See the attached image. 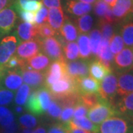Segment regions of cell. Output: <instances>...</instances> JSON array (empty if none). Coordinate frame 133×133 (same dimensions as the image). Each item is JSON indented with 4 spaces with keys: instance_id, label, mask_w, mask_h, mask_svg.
Returning a JSON list of instances; mask_svg holds the SVG:
<instances>
[{
    "instance_id": "42",
    "label": "cell",
    "mask_w": 133,
    "mask_h": 133,
    "mask_svg": "<svg viewBox=\"0 0 133 133\" xmlns=\"http://www.w3.org/2000/svg\"><path fill=\"white\" fill-rule=\"evenodd\" d=\"M14 93L12 91L0 87V107L9 105L14 99Z\"/></svg>"
},
{
    "instance_id": "12",
    "label": "cell",
    "mask_w": 133,
    "mask_h": 133,
    "mask_svg": "<svg viewBox=\"0 0 133 133\" xmlns=\"http://www.w3.org/2000/svg\"><path fill=\"white\" fill-rule=\"evenodd\" d=\"M41 50V44L38 38H35L28 42H20L16 48V56L27 62L30 58L36 56Z\"/></svg>"
},
{
    "instance_id": "14",
    "label": "cell",
    "mask_w": 133,
    "mask_h": 133,
    "mask_svg": "<svg viewBox=\"0 0 133 133\" xmlns=\"http://www.w3.org/2000/svg\"><path fill=\"white\" fill-rule=\"evenodd\" d=\"M64 62H52L48 68L45 74V87H49L56 81H59L65 75Z\"/></svg>"
},
{
    "instance_id": "1",
    "label": "cell",
    "mask_w": 133,
    "mask_h": 133,
    "mask_svg": "<svg viewBox=\"0 0 133 133\" xmlns=\"http://www.w3.org/2000/svg\"><path fill=\"white\" fill-rule=\"evenodd\" d=\"M98 127V133H133V119L117 112Z\"/></svg>"
},
{
    "instance_id": "7",
    "label": "cell",
    "mask_w": 133,
    "mask_h": 133,
    "mask_svg": "<svg viewBox=\"0 0 133 133\" xmlns=\"http://www.w3.org/2000/svg\"><path fill=\"white\" fill-rule=\"evenodd\" d=\"M17 19V12L14 4L0 11V39L12 31Z\"/></svg>"
},
{
    "instance_id": "51",
    "label": "cell",
    "mask_w": 133,
    "mask_h": 133,
    "mask_svg": "<svg viewBox=\"0 0 133 133\" xmlns=\"http://www.w3.org/2000/svg\"><path fill=\"white\" fill-rule=\"evenodd\" d=\"M31 1H36V0H15L14 3L15 9H19V8H20L22 5H24L26 2H31Z\"/></svg>"
},
{
    "instance_id": "43",
    "label": "cell",
    "mask_w": 133,
    "mask_h": 133,
    "mask_svg": "<svg viewBox=\"0 0 133 133\" xmlns=\"http://www.w3.org/2000/svg\"><path fill=\"white\" fill-rule=\"evenodd\" d=\"M74 109H75V107H64V109L62 110V114L60 115V118L58 119L60 123L64 124H68L71 121L72 118L73 117Z\"/></svg>"
},
{
    "instance_id": "19",
    "label": "cell",
    "mask_w": 133,
    "mask_h": 133,
    "mask_svg": "<svg viewBox=\"0 0 133 133\" xmlns=\"http://www.w3.org/2000/svg\"><path fill=\"white\" fill-rule=\"evenodd\" d=\"M133 7L132 0H117L112 8L117 22L125 20L128 17Z\"/></svg>"
},
{
    "instance_id": "8",
    "label": "cell",
    "mask_w": 133,
    "mask_h": 133,
    "mask_svg": "<svg viewBox=\"0 0 133 133\" xmlns=\"http://www.w3.org/2000/svg\"><path fill=\"white\" fill-rule=\"evenodd\" d=\"M89 60H78L64 62L65 73L73 80H78L89 74Z\"/></svg>"
},
{
    "instance_id": "24",
    "label": "cell",
    "mask_w": 133,
    "mask_h": 133,
    "mask_svg": "<svg viewBox=\"0 0 133 133\" xmlns=\"http://www.w3.org/2000/svg\"><path fill=\"white\" fill-rule=\"evenodd\" d=\"M66 125L69 129L70 128H78L92 133L98 132L99 127L93 124L91 121L87 118L86 117L71 120Z\"/></svg>"
},
{
    "instance_id": "57",
    "label": "cell",
    "mask_w": 133,
    "mask_h": 133,
    "mask_svg": "<svg viewBox=\"0 0 133 133\" xmlns=\"http://www.w3.org/2000/svg\"><path fill=\"white\" fill-rule=\"evenodd\" d=\"M126 19H128V20H131V21H133V7L132 8V10L130 12V14L128 16V17Z\"/></svg>"
},
{
    "instance_id": "38",
    "label": "cell",
    "mask_w": 133,
    "mask_h": 133,
    "mask_svg": "<svg viewBox=\"0 0 133 133\" xmlns=\"http://www.w3.org/2000/svg\"><path fill=\"white\" fill-rule=\"evenodd\" d=\"M62 107L61 105L58 104V102L56 100H53L51 101L50 104L48 109V115L50 118L53 120H58L60 118V115L62 114Z\"/></svg>"
},
{
    "instance_id": "15",
    "label": "cell",
    "mask_w": 133,
    "mask_h": 133,
    "mask_svg": "<svg viewBox=\"0 0 133 133\" xmlns=\"http://www.w3.org/2000/svg\"><path fill=\"white\" fill-rule=\"evenodd\" d=\"M16 35L20 42L38 38L37 26L28 22H21L16 28Z\"/></svg>"
},
{
    "instance_id": "13",
    "label": "cell",
    "mask_w": 133,
    "mask_h": 133,
    "mask_svg": "<svg viewBox=\"0 0 133 133\" xmlns=\"http://www.w3.org/2000/svg\"><path fill=\"white\" fill-rule=\"evenodd\" d=\"M133 66V49L124 48L118 53L113 59L115 72L127 70Z\"/></svg>"
},
{
    "instance_id": "32",
    "label": "cell",
    "mask_w": 133,
    "mask_h": 133,
    "mask_svg": "<svg viewBox=\"0 0 133 133\" xmlns=\"http://www.w3.org/2000/svg\"><path fill=\"white\" fill-rule=\"evenodd\" d=\"M124 48V44L121 35L115 33L109 40V49L112 54L117 55Z\"/></svg>"
},
{
    "instance_id": "50",
    "label": "cell",
    "mask_w": 133,
    "mask_h": 133,
    "mask_svg": "<svg viewBox=\"0 0 133 133\" xmlns=\"http://www.w3.org/2000/svg\"><path fill=\"white\" fill-rule=\"evenodd\" d=\"M15 0H0V11L14 3Z\"/></svg>"
},
{
    "instance_id": "40",
    "label": "cell",
    "mask_w": 133,
    "mask_h": 133,
    "mask_svg": "<svg viewBox=\"0 0 133 133\" xmlns=\"http://www.w3.org/2000/svg\"><path fill=\"white\" fill-rule=\"evenodd\" d=\"M27 62L19 58L17 56H14L10 58V60L5 65L6 70H19L26 66Z\"/></svg>"
},
{
    "instance_id": "22",
    "label": "cell",
    "mask_w": 133,
    "mask_h": 133,
    "mask_svg": "<svg viewBox=\"0 0 133 133\" xmlns=\"http://www.w3.org/2000/svg\"><path fill=\"white\" fill-rule=\"evenodd\" d=\"M50 61L46 55L38 52L27 61V66L36 71L45 72L50 64Z\"/></svg>"
},
{
    "instance_id": "39",
    "label": "cell",
    "mask_w": 133,
    "mask_h": 133,
    "mask_svg": "<svg viewBox=\"0 0 133 133\" xmlns=\"http://www.w3.org/2000/svg\"><path fill=\"white\" fill-rule=\"evenodd\" d=\"M109 8H110L109 5H107L102 0H97L93 5L94 14L99 19V20L103 19L106 12L109 9Z\"/></svg>"
},
{
    "instance_id": "10",
    "label": "cell",
    "mask_w": 133,
    "mask_h": 133,
    "mask_svg": "<svg viewBox=\"0 0 133 133\" xmlns=\"http://www.w3.org/2000/svg\"><path fill=\"white\" fill-rule=\"evenodd\" d=\"M22 81L19 70H6L0 76V87L15 91L22 85Z\"/></svg>"
},
{
    "instance_id": "59",
    "label": "cell",
    "mask_w": 133,
    "mask_h": 133,
    "mask_svg": "<svg viewBox=\"0 0 133 133\" xmlns=\"http://www.w3.org/2000/svg\"><path fill=\"white\" fill-rule=\"evenodd\" d=\"M132 2H133V0H132Z\"/></svg>"
},
{
    "instance_id": "46",
    "label": "cell",
    "mask_w": 133,
    "mask_h": 133,
    "mask_svg": "<svg viewBox=\"0 0 133 133\" xmlns=\"http://www.w3.org/2000/svg\"><path fill=\"white\" fill-rule=\"evenodd\" d=\"M89 109L83 104L81 102H78L75 106L74 113H73V119H78L85 117V115H87Z\"/></svg>"
},
{
    "instance_id": "6",
    "label": "cell",
    "mask_w": 133,
    "mask_h": 133,
    "mask_svg": "<svg viewBox=\"0 0 133 133\" xmlns=\"http://www.w3.org/2000/svg\"><path fill=\"white\" fill-rule=\"evenodd\" d=\"M40 44L41 50H42L50 60L53 62L65 61L62 52V44L59 42L57 37H50L40 40Z\"/></svg>"
},
{
    "instance_id": "21",
    "label": "cell",
    "mask_w": 133,
    "mask_h": 133,
    "mask_svg": "<svg viewBox=\"0 0 133 133\" xmlns=\"http://www.w3.org/2000/svg\"><path fill=\"white\" fill-rule=\"evenodd\" d=\"M58 35L66 42H73L78 37V29L71 19L66 17L64 24L58 32Z\"/></svg>"
},
{
    "instance_id": "58",
    "label": "cell",
    "mask_w": 133,
    "mask_h": 133,
    "mask_svg": "<svg viewBox=\"0 0 133 133\" xmlns=\"http://www.w3.org/2000/svg\"><path fill=\"white\" fill-rule=\"evenodd\" d=\"M21 133H32V131L30 130V129L22 128V130Z\"/></svg>"
},
{
    "instance_id": "11",
    "label": "cell",
    "mask_w": 133,
    "mask_h": 133,
    "mask_svg": "<svg viewBox=\"0 0 133 133\" xmlns=\"http://www.w3.org/2000/svg\"><path fill=\"white\" fill-rule=\"evenodd\" d=\"M118 78V90L119 97L133 92V66L127 70L115 72Z\"/></svg>"
},
{
    "instance_id": "5",
    "label": "cell",
    "mask_w": 133,
    "mask_h": 133,
    "mask_svg": "<svg viewBox=\"0 0 133 133\" xmlns=\"http://www.w3.org/2000/svg\"><path fill=\"white\" fill-rule=\"evenodd\" d=\"M18 40L15 36H8L0 39V76L5 71V65L14 56L17 48Z\"/></svg>"
},
{
    "instance_id": "31",
    "label": "cell",
    "mask_w": 133,
    "mask_h": 133,
    "mask_svg": "<svg viewBox=\"0 0 133 133\" xmlns=\"http://www.w3.org/2000/svg\"><path fill=\"white\" fill-rule=\"evenodd\" d=\"M101 100L102 98L97 93L81 94L79 95V102L86 106L89 109L98 104Z\"/></svg>"
},
{
    "instance_id": "2",
    "label": "cell",
    "mask_w": 133,
    "mask_h": 133,
    "mask_svg": "<svg viewBox=\"0 0 133 133\" xmlns=\"http://www.w3.org/2000/svg\"><path fill=\"white\" fill-rule=\"evenodd\" d=\"M117 113L115 107L109 102L102 99L98 104L88 110V118L95 125L99 126L105 120Z\"/></svg>"
},
{
    "instance_id": "37",
    "label": "cell",
    "mask_w": 133,
    "mask_h": 133,
    "mask_svg": "<svg viewBox=\"0 0 133 133\" xmlns=\"http://www.w3.org/2000/svg\"><path fill=\"white\" fill-rule=\"evenodd\" d=\"M56 33L55 32V30L47 22L37 26V36L40 40L53 37L56 35Z\"/></svg>"
},
{
    "instance_id": "23",
    "label": "cell",
    "mask_w": 133,
    "mask_h": 133,
    "mask_svg": "<svg viewBox=\"0 0 133 133\" xmlns=\"http://www.w3.org/2000/svg\"><path fill=\"white\" fill-rule=\"evenodd\" d=\"M110 72H112L105 67L97 58L89 62V74L98 82L102 81Z\"/></svg>"
},
{
    "instance_id": "41",
    "label": "cell",
    "mask_w": 133,
    "mask_h": 133,
    "mask_svg": "<svg viewBox=\"0 0 133 133\" xmlns=\"http://www.w3.org/2000/svg\"><path fill=\"white\" fill-rule=\"evenodd\" d=\"M43 6L42 2L41 0H36V1H31L26 2L24 5H23L19 9L16 10V11L18 10H24L28 12H32V13H36L40 10V8Z\"/></svg>"
},
{
    "instance_id": "44",
    "label": "cell",
    "mask_w": 133,
    "mask_h": 133,
    "mask_svg": "<svg viewBox=\"0 0 133 133\" xmlns=\"http://www.w3.org/2000/svg\"><path fill=\"white\" fill-rule=\"evenodd\" d=\"M48 10L46 7L42 6L38 12H36L35 16V25L39 26L44 23H46L48 21Z\"/></svg>"
},
{
    "instance_id": "25",
    "label": "cell",
    "mask_w": 133,
    "mask_h": 133,
    "mask_svg": "<svg viewBox=\"0 0 133 133\" xmlns=\"http://www.w3.org/2000/svg\"><path fill=\"white\" fill-rule=\"evenodd\" d=\"M120 33L124 44L133 49V21L125 19L121 24Z\"/></svg>"
},
{
    "instance_id": "4",
    "label": "cell",
    "mask_w": 133,
    "mask_h": 133,
    "mask_svg": "<svg viewBox=\"0 0 133 133\" xmlns=\"http://www.w3.org/2000/svg\"><path fill=\"white\" fill-rule=\"evenodd\" d=\"M118 90V78L117 74L112 71L108 74L101 81L98 90V95L102 99L109 102L114 107L116 101Z\"/></svg>"
},
{
    "instance_id": "52",
    "label": "cell",
    "mask_w": 133,
    "mask_h": 133,
    "mask_svg": "<svg viewBox=\"0 0 133 133\" xmlns=\"http://www.w3.org/2000/svg\"><path fill=\"white\" fill-rule=\"evenodd\" d=\"M69 133H92L88 131H85L78 128H70L69 129Z\"/></svg>"
},
{
    "instance_id": "16",
    "label": "cell",
    "mask_w": 133,
    "mask_h": 133,
    "mask_svg": "<svg viewBox=\"0 0 133 133\" xmlns=\"http://www.w3.org/2000/svg\"><path fill=\"white\" fill-rule=\"evenodd\" d=\"M114 107L117 112L133 119V92L119 97L115 102Z\"/></svg>"
},
{
    "instance_id": "47",
    "label": "cell",
    "mask_w": 133,
    "mask_h": 133,
    "mask_svg": "<svg viewBox=\"0 0 133 133\" xmlns=\"http://www.w3.org/2000/svg\"><path fill=\"white\" fill-rule=\"evenodd\" d=\"M16 12L19 14L20 18L22 21H24V22H28L35 25V16H36L35 13L28 12L24 10H18Z\"/></svg>"
},
{
    "instance_id": "28",
    "label": "cell",
    "mask_w": 133,
    "mask_h": 133,
    "mask_svg": "<svg viewBox=\"0 0 133 133\" xmlns=\"http://www.w3.org/2000/svg\"><path fill=\"white\" fill-rule=\"evenodd\" d=\"M78 47L79 48V56L81 59L89 60L91 56L90 38L87 34H80L78 38Z\"/></svg>"
},
{
    "instance_id": "48",
    "label": "cell",
    "mask_w": 133,
    "mask_h": 133,
    "mask_svg": "<svg viewBox=\"0 0 133 133\" xmlns=\"http://www.w3.org/2000/svg\"><path fill=\"white\" fill-rule=\"evenodd\" d=\"M19 127L16 122H14L9 126L2 127L0 129V133H19Z\"/></svg>"
},
{
    "instance_id": "30",
    "label": "cell",
    "mask_w": 133,
    "mask_h": 133,
    "mask_svg": "<svg viewBox=\"0 0 133 133\" xmlns=\"http://www.w3.org/2000/svg\"><path fill=\"white\" fill-rule=\"evenodd\" d=\"M90 38V44L91 52L94 56H97L100 50V45L101 42V33L98 28L93 29L91 30L89 35Z\"/></svg>"
},
{
    "instance_id": "3",
    "label": "cell",
    "mask_w": 133,
    "mask_h": 133,
    "mask_svg": "<svg viewBox=\"0 0 133 133\" xmlns=\"http://www.w3.org/2000/svg\"><path fill=\"white\" fill-rule=\"evenodd\" d=\"M48 89L53 100H58L65 96L78 92L76 81L72 79L66 73L62 79L50 86Z\"/></svg>"
},
{
    "instance_id": "33",
    "label": "cell",
    "mask_w": 133,
    "mask_h": 133,
    "mask_svg": "<svg viewBox=\"0 0 133 133\" xmlns=\"http://www.w3.org/2000/svg\"><path fill=\"white\" fill-rule=\"evenodd\" d=\"M15 116L8 108L0 107V127H5L14 123Z\"/></svg>"
},
{
    "instance_id": "9",
    "label": "cell",
    "mask_w": 133,
    "mask_h": 133,
    "mask_svg": "<svg viewBox=\"0 0 133 133\" xmlns=\"http://www.w3.org/2000/svg\"><path fill=\"white\" fill-rule=\"evenodd\" d=\"M29 66H24L19 69V72L22 77V80L33 90H38L45 85V74L42 72L32 70Z\"/></svg>"
},
{
    "instance_id": "49",
    "label": "cell",
    "mask_w": 133,
    "mask_h": 133,
    "mask_svg": "<svg viewBox=\"0 0 133 133\" xmlns=\"http://www.w3.org/2000/svg\"><path fill=\"white\" fill-rule=\"evenodd\" d=\"M42 4L48 8H62L61 0H41Z\"/></svg>"
},
{
    "instance_id": "29",
    "label": "cell",
    "mask_w": 133,
    "mask_h": 133,
    "mask_svg": "<svg viewBox=\"0 0 133 133\" xmlns=\"http://www.w3.org/2000/svg\"><path fill=\"white\" fill-rule=\"evenodd\" d=\"M62 48L64 51V57L65 61L72 62L75 61L79 56L78 47L76 42L64 43L62 44Z\"/></svg>"
},
{
    "instance_id": "17",
    "label": "cell",
    "mask_w": 133,
    "mask_h": 133,
    "mask_svg": "<svg viewBox=\"0 0 133 133\" xmlns=\"http://www.w3.org/2000/svg\"><path fill=\"white\" fill-rule=\"evenodd\" d=\"M65 9L68 14L77 18L90 13L92 6L77 0H65Z\"/></svg>"
},
{
    "instance_id": "55",
    "label": "cell",
    "mask_w": 133,
    "mask_h": 133,
    "mask_svg": "<svg viewBox=\"0 0 133 133\" xmlns=\"http://www.w3.org/2000/svg\"><path fill=\"white\" fill-rule=\"evenodd\" d=\"M102 1L104 2L107 5H109L110 8H112L115 5V2H116L117 0H102Z\"/></svg>"
},
{
    "instance_id": "53",
    "label": "cell",
    "mask_w": 133,
    "mask_h": 133,
    "mask_svg": "<svg viewBox=\"0 0 133 133\" xmlns=\"http://www.w3.org/2000/svg\"><path fill=\"white\" fill-rule=\"evenodd\" d=\"M32 133H47L46 128L43 126H39L33 130Z\"/></svg>"
},
{
    "instance_id": "34",
    "label": "cell",
    "mask_w": 133,
    "mask_h": 133,
    "mask_svg": "<svg viewBox=\"0 0 133 133\" xmlns=\"http://www.w3.org/2000/svg\"><path fill=\"white\" fill-rule=\"evenodd\" d=\"M30 92V87L27 84H22L19 88L15 97V104L18 106L24 105L27 102Z\"/></svg>"
},
{
    "instance_id": "56",
    "label": "cell",
    "mask_w": 133,
    "mask_h": 133,
    "mask_svg": "<svg viewBox=\"0 0 133 133\" xmlns=\"http://www.w3.org/2000/svg\"><path fill=\"white\" fill-rule=\"evenodd\" d=\"M77 1H79V2H84V3L92 5V4H94L97 0H77Z\"/></svg>"
},
{
    "instance_id": "18",
    "label": "cell",
    "mask_w": 133,
    "mask_h": 133,
    "mask_svg": "<svg viewBox=\"0 0 133 133\" xmlns=\"http://www.w3.org/2000/svg\"><path fill=\"white\" fill-rule=\"evenodd\" d=\"M78 92L81 94L98 93L99 90V83L90 76H85L76 80Z\"/></svg>"
},
{
    "instance_id": "26",
    "label": "cell",
    "mask_w": 133,
    "mask_h": 133,
    "mask_svg": "<svg viewBox=\"0 0 133 133\" xmlns=\"http://www.w3.org/2000/svg\"><path fill=\"white\" fill-rule=\"evenodd\" d=\"M26 109L34 115H42L44 114L40 104L38 98L37 90H33L28 96L26 102Z\"/></svg>"
},
{
    "instance_id": "27",
    "label": "cell",
    "mask_w": 133,
    "mask_h": 133,
    "mask_svg": "<svg viewBox=\"0 0 133 133\" xmlns=\"http://www.w3.org/2000/svg\"><path fill=\"white\" fill-rule=\"evenodd\" d=\"M74 24L81 34L89 33L93 26V18L89 14H85L74 19Z\"/></svg>"
},
{
    "instance_id": "20",
    "label": "cell",
    "mask_w": 133,
    "mask_h": 133,
    "mask_svg": "<svg viewBox=\"0 0 133 133\" xmlns=\"http://www.w3.org/2000/svg\"><path fill=\"white\" fill-rule=\"evenodd\" d=\"M64 14L62 8H52L48 10V24L56 33H58L64 22Z\"/></svg>"
},
{
    "instance_id": "54",
    "label": "cell",
    "mask_w": 133,
    "mask_h": 133,
    "mask_svg": "<svg viewBox=\"0 0 133 133\" xmlns=\"http://www.w3.org/2000/svg\"><path fill=\"white\" fill-rule=\"evenodd\" d=\"M14 112L16 114H22L24 112V108L22 107H21V106H18L17 105L16 107H15Z\"/></svg>"
},
{
    "instance_id": "35",
    "label": "cell",
    "mask_w": 133,
    "mask_h": 133,
    "mask_svg": "<svg viewBox=\"0 0 133 133\" xmlns=\"http://www.w3.org/2000/svg\"><path fill=\"white\" fill-rule=\"evenodd\" d=\"M98 25L99 27L102 38L109 41L112 35L115 33L113 24L106 22L104 20H99Z\"/></svg>"
},
{
    "instance_id": "36",
    "label": "cell",
    "mask_w": 133,
    "mask_h": 133,
    "mask_svg": "<svg viewBox=\"0 0 133 133\" xmlns=\"http://www.w3.org/2000/svg\"><path fill=\"white\" fill-rule=\"evenodd\" d=\"M19 123L22 128L32 129L37 126L38 120L33 115L24 114L19 118Z\"/></svg>"
},
{
    "instance_id": "45",
    "label": "cell",
    "mask_w": 133,
    "mask_h": 133,
    "mask_svg": "<svg viewBox=\"0 0 133 133\" xmlns=\"http://www.w3.org/2000/svg\"><path fill=\"white\" fill-rule=\"evenodd\" d=\"M48 133H69V128L66 124L54 123L49 127Z\"/></svg>"
}]
</instances>
